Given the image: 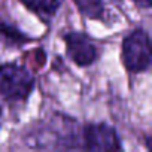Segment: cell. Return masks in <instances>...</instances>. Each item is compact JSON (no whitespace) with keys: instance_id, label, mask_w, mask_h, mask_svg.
Instances as JSON below:
<instances>
[{"instance_id":"cell-1","label":"cell","mask_w":152,"mask_h":152,"mask_svg":"<svg viewBox=\"0 0 152 152\" xmlns=\"http://www.w3.org/2000/svg\"><path fill=\"white\" fill-rule=\"evenodd\" d=\"M34 88V76L17 63L0 66V96L6 102H26Z\"/></svg>"},{"instance_id":"cell-9","label":"cell","mask_w":152,"mask_h":152,"mask_svg":"<svg viewBox=\"0 0 152 152\" xmlns=\"http://www.w3.org/2000/svg\"><path fill=\"white\" fill-rule=\"evenodd\" d=\"M0 119H2V107H0Z\"/></svg>"},{"instance_id":"cell-5","label":"cell","mask_w":152,"mask_h":152,"mask_svg":"<svg viewBox=\"0 0 152 152\" xmlns=\"http://www.w3.org/2000/svg\"><path fill=\"white\" fill-rule=\"evenodd\" d=\"M20 2L31 12L42 18H49L57 14L63 0H20Z\"/></svg>"},{"instance_id":"cell-8","label":"cell","mask_w":152,"mask_h":152,"mask_svg":"<svg viewBox=\"0 0 152 152\" xmlns=\"http://www.w3.org/2000/svg\"><path fill=\"white\" fill-rule=\"evenodd\" d=\"M133 2H134L136 5L142 6V8H146V9L151 8V0H133Z\"/></svg>"},{"instance_id":"cell-7","label":"cell","mask_w":152,"mask_h":152,"mask_svg":"<svg viewBox=\"0 0 152 152\" xmlns=\"http://www.w3.org/2000/svg\"><path fill=\"white\" fill-rule=\"evenodd\" d=\"M0 36H2L8 43H11V45H24V43H27V42H30L31 39L28 37V36H26L23 31H20L15 26H12V24H8V23H5V21H2L0 20Z\"/></svg>"},{"instance_id":"cell-4","label":"cell","mask_w":152,"mask_h":152,"mask_svg":"<svg viewBox=\"0 0 152 152\" xmlns=\"http://www.w3.org/2000/svg\"><path fill=\"white\" fill-rule=\"evenodd\" d=\"M64 42H66V49H67L69 57L72 58L75 64H78L81 67L91 66L99 57V49L94 40L84 31L66 33Z\"/></svg>"},{"instance_id":"cell-2","label":"cell","mask_w":152,"mask_h":152,"mask_svg":"<svg viewBox=\"0 0 152 152\" xmlns=\"http://www.w3.org/2000/svg\"><path fill=\"white\" fill-rule=\"evenodd\" d=\"M122 63L131 73H143L151 67V40L143 28H136L124 37Z\"/></svg>"},{"instance_id":"cell-3","label":"cell","mask_w":152,"mask_h":152,"mask_svg":"<svg viewBox=\"0 0 152 152\" xmlns=\"http://www.w3.org/2000/svg\"><path fill=\"white\" fill-rule=\"evenodd\" d=\"M82 149L87 151H121L122 145L116 130L106 124H85L82 128Z\"/></svg>"},{"instance_id":"cell-6","label":"cell","mask_w":152,"mask_h":152,"mask_svg":"<svg viewBox=\"0 0 152 152\" xmlns=\"http://www.w3.org/2000/svg\"><path fill=\"white\" fill-rule=\"evenodd\" d=\"M73 2L84 17L91 18V20H103L104 18L103 0H73Z\"/></svg>"}]
</instances>
